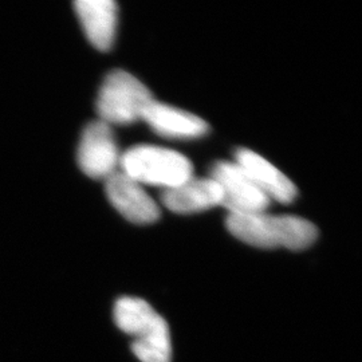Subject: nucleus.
<instances>
[{"label": "nucleus", "mask_w": 362, "mask_h": 362, "mask_svg": "<svg viewBox=\"0 0 362 362\" xmlns=\"http://www.w3.org/2000/svg\"><path fill=\"white\" fill-rule=\"evenodd\" d=\"M226 224L235 238L259 248L284 247L300 251L318 238V230L311 221L290 215L230 214Z\"/></svg>", "instance_id": "obj_1"}, {"label": "nucleus", "mask_w": 362, "mask_h": 362, "mask_svg": "<svg viewBox=\"0 0 362 362\" xmlns=\"http://www.w3.org/2000/svg\"><path fill=\"white\" fill-rule=\"evenodd\" d=\"M121 172L139 184L170 189L189 180L192 163L176 151L153 145H137L119 157Z\"/></svg>", "instance_id": "obj_2"}, {"label": "nucleus", "mask_w": 362, "mask_h": 362, "mask_svg": "<svg viewBox=\"0 0 362 362\" xmlns=\"http://www.w3.org/2000/svg\"><path fill=\"white\" fill-rule=\"evenodd\" d=\"M153 97L140 79L124 70L110 71L101 85L97 98L100 121L107 125H127L143 119L144 112Z\"/></svg>", "instance_id": "obj_3"}, {"label": "nucleus", "mask_w": 362, "mask_h": 362, "mask_svg": "<svg viewBox=\"0 0 362 362\" xmlns=\"http://www.w3.org/2000/svg\"><path fill=\"white\" fill-rule=\"evenodd\" d=\"M211 179L219 184L223 192L221 206L230 214H260L270 207V197L259 189L236 163H216L211 172Z\"/></svg>", "instance_id": "obj_4"}, {"label": "nucleus", "mask_w": 362, "mask_h": 362, "mask_svg": "<svg viewBox=\"0 0 362 362\" xmlns=\"http://www.w3.org/2000/svg\"><path fill=\"white\" fill-rule=\"evenodd\" d=\"M118 146L110 125L103 121L90 122L78 146V165L91 179H107L119 164Z\"/></svg>", "instance_id": "obj_5"}, {"label": "nucleus", "mask_w": 362, "mask_h": 362, "mask_svg": "<svg viewBox=\"0 0 362 362\" xmlns=\"http://www.w3.org/2000/svg\"><path fill=\"white\" fill-rule=\"evenodd\" d=\"M106 196L112 206L134 224H151L160 218V208L141 184L117 170L106 179Z\"/></svg>", "instance_id": "obj_6"}, {"label": "nucleus", "mask_w": 362, "mask_h": 362, "mask_svg": "<svg viewBox=\"0 0 362 362\" xmlns=\"http://www.w3.org/2000/svg\"><path fill=\"white\" fill-rule=\"evenodd\" d=\"M235 158V163L246 172L263 194L270 197V200L288 204L297 197V188L293 181L254 151L246 148L238 149Z\"/></svg>", "instance_id": "obj_7"}, {"label": "nucleus", "mask_w": 362, "mask_h": 362, "mask_svg": "<svg viewBox=\"0 0 362 362\" xmlns=\"http://www.w3.org/2000/svg\"><path fill=\"white\" fill-rule=\"evenodd\" d=\"M143 119L157 134L167 139H199L209 130L203 118L155 100L144 112Z\"/></svg>", "instance_id": "obj_8"}, {"label": "nucleus", "mask_w": 362, "mask_h": 362, "mask_svg": "<svg viewBox=\"0 0 362 362\" xmlns=\"http://www.w3.org/2000/svg\"><path fill=\"white\" fill-rule=\"evenodd\" d=\"M74 8L91 45L100 52H109L116 38L117 3L113 0H77Z\"/></svg>", "instance_id": "obj_9"}, {"label": "nucleus", "mask_w": 362, "mask_h": 362, "mask_svg": "<svg viewBox=\"0 0 362 362\" xmlns=\"http://www.w3.org/2000/svg\"><path fill=\"white\" fill-rule=\"evenodd\" d=\"M223 192L214 179H194L180 185L164 189L161 202L165 207L176 214H194L209 208L221 206Z\"/></svg>", "instance_id": "obj_10"}, {"label": "nucleus", "mask_w": 362, "mask_h": 362, "mask_svg": "<svg viewBox=\"0 0 362 362\" xmlns=\"http://www.w3.org/2000/svg\"><path fill=\"white\" fill-rule=\"evenodd\" d=\"M163 317L141 298H119L115 305L117 327L129 336H143L152 330Z\"/></svg>", "instance_id": "obj_11"}, {"label": "nucleus", "mask_w": 362, "mask_h": 362, "mask_svg": "<svg viewBox=\"0 0 362 362\" xmlns=\"http://www.w3.org/2000/svg\"><path fill=\"white\" fill-rule=\"evenodd\" d=\"M132 350L141 362H170L172 344L167 321L163 318L152 330L137 337Z\"/></svg>", "instance_id": "obj_12"}]
</instances>
